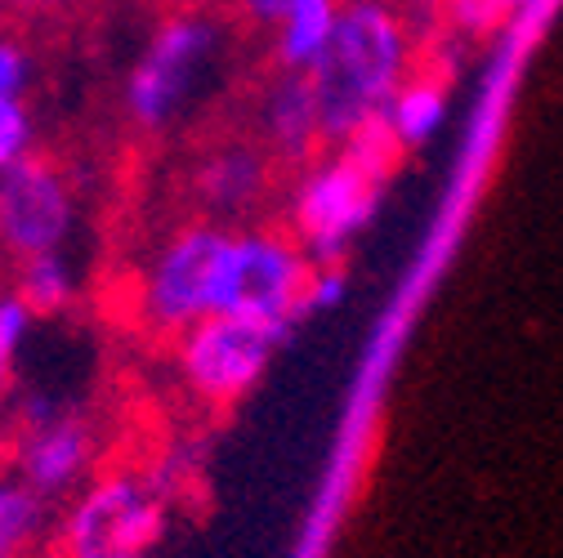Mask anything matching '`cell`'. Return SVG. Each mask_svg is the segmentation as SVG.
<instances>
[{"label": "cell", "instance_id": "obj_1", "mask_svg": "<svg viewBox=\"0 0 563 558\" xmlns=\"http://www.w3.org/2000/svg\"><path fill=\"white\" fill-rule=\"evenodd\" d=\"M327 148L349 144L380 121L394 90L411 77V32L389 0H344L322 58L309 67Z\"/></svg>", "mask_w": 563, "mask_h": 558}, {"label": "cell", "instance_id": "obj_2", "mask_svg": "<svg viewBox=\"0 0 563 558\" xmlns=\"http://www.w3.org/2000/svg\"><path fill=\"white\" fill-rule=\"evenodd\" d=\"M224 41H229L224 23L201 5H179L175 14H166L125 77L130 125L144 134H162L179 125L197 108L210 77H216Z\"/></svg>", "mask_w": 563, "mask_h": 558}, {"label": "cell", "instance_id": "obj_3", "mask_svg": "<svg viewBox=\"0 0 563 558\" xmlns=\"http://www.w3.org/2000/svg\"><path fill=\"white\" fill-rule=\"evenodd\" d=\"M233 250V228L220 220H197L175 228L139 272L134 322L157 339L184 335L192 322L220 309V287Z\"/></svg>", "mask_w": 563, "mask_h": 558}, {"label": "cell", "instance_id": "obj_4", "mask_svg": "<svg viewBox=\"0 0 563 558\" xmlns=\"http://www.w3.org/2000/svg\"><path fill=\"white\" fill-rule=\"evenodd\" d=\"M380 179L385 170H376L349 148L300 166L287 205V233L300 242L309 264H344L349 246L358 242V233L372 224L380 205Z\"/></svg>", "mask_w": 563, "mask_h": 558}, {"label": "cell", "instance_id": "obj_5", "mask_svg": "<svg viewBox=\"0 0 563 558\" xmlns=\"http://www.w3.org/2000/svg\"><path fill=\"white\" fill-rule=\"evenodd\" d=\"M166 532V487L144 469L86 482L63 518V558H148Z\"/></svg>", "mask_w": 563, "mask_h": 558}, {"label": "cell", "instance_id": "obj_6", "mask_svg": "<svg viewBox=\"0 0 563 558\" xmlns=\"http://www.w3.org/2000/svg\"><path fill=\"white\" fill-rule=\"evenodd\" d=\"M282 335L287 331L273 322H255L242 313H210L192 322L184 335H175L179 376L210 406L238 402L268 371Z\"/></svg>", "mask_w": 563, "mask_h": 558}, {"label": "cell", "instance_id": "obj_7", "mask_svg": "<svg viewBox=\"0 0 563 558\" xmlns=\"http://www.w3.org/2000/svg\"><path fill=\"white\" fill-rule=\"evenodd\" d=\"M309 272H313V264L291 233L242 228V233H233V250H229L216 313H242V317L273 322V326L287 331L296 317H305Z\"/></svg>", "mask_w": 563, "mask_h": 558}, {"label": "cell", "instance_id": "obj_8", "mask_svg": "<svg viewBox=\"0 0 563 558\" xmlns=\"http://www.w3.org/2000/svg\"><path fill=\"white\" fill-rule=\"evenodd\" d=\"M77 228V197L67 175L45 157H23L0 170V264H23L63 250Z\"/></svg>", "mask_w": 563, "mask_h": 558}, {"label": "cell", "instance_id": "obj_9", "mask_svg": "<svg viewBox=\"0 0 563 558\" xmlns=\"http://www.w3.org/2000/svg\"><path fill=\"white\" fill-rule=\"evenodd\" d=\"M95 447L99 443L90 421H81L77 411H67L45 393H32L14 425V478L36 487L45 501L67 496L73 487L86 482Z\"/></svg>", "mask_w": 563, "mask_h": 558}, {"label": "cell", "instance_id": "obj_10", "mask_svg": "<svg viewBox=\"0 0 563 558\" xmlns=\"http://www.w3.org/2000/svg\"><path fill=\"white\" fill-rule=\"evenodd\" d=\"M277 175V161L264 153V144L255 134H238V138H220L210 144L188 175V188L197 197V205L206 215L220 220H238L251 215L255 205L268 197Z\"/></svg>", "mask_w": 563, "mask_h": 558}, {"label": "cell", "instance_id": "obj_11", "mask_svg": "<svg viewBox=\"0 0 563 558\" xmlns=\"http://www.w3.org/2000/svg\"><path fill=\"white\" fill-rule=\"evenodd\" d=\"M255 138L277 166H309L322 157L327 138L318 121V99L305 72H277L255 94Z\"/></svg>", "mask_w": 563, "mask_h": 558}, {"label": "cell", "instance_id": "obj_12", "mask_svg": "<svg viewBox=\"0 0 563 558\" xmlns=\"http://www.w3.org/2000/svg\"><path fill=\"white\" fill-rule=\"evenodd\" d=\"M344 0H296V5L273 23V67L277 72H309L322 49L335 36Z\"/></svg>", "mask_w": 563, "mask_h": 558}, {"label": "cell", "instance_id": "obj_13", "mask_svg": "<svg viewBox=\"0 0 563 558\" xmlns=\"http://www.w3.org/2000/svg\"><path fill=\"white\" fill-rule=\"evenodd\" d=\"M443 121H448V90L430 72H411L394 90V99L385 103V112H380V125H385V134L394 138L398 148L430 144V138L443 130Z\"/></svg>", "mask_w": 563, "mask_h": 558}, {"label": "cell", "instance_id": "obj_14", "mask_svg": "<svg viewBox=\"0 0 563 558\" xmlns=\"http://www.w3.org/2000/svg\"><path fill=\"white\" fill-rule=\"evenodd\" d=\"M10 287L23 295V304L36 317H54L77 300V268L63 250H45L10 268Z\"/></svg>", "mask_w": 563, "mask_h": 558}, {"label": "cell", "instance_id": "obj_15", "mask_svg": "<svg viewBox=\"0 0 563 558\" xmlns=\"http://www.w3.org/2000/svg\"><path fill=\"white\" fill-rule=\"evenodd\" d=\"M45 496L23 478H0V558H23L45 527Z\"/></svg>", "mask_w": 563, "mask_h": 558}, {"label": "cell", "instance_id": "obj_16", "mask_svg": "<svg viewBox=\"0 0 563 558\" xmlns=\"http://www.w3.org/2000/svg\"><path fill=\"white\" fill-rule=\"evenodd\" d=\"M32 138H36V121L27 112V99H0V170L32 157Z\"/></svg>", "mask_w": 563, "mask_h": 558}, {"label": "cell", "instance_id": "obj_17", "mask_svg": "<svg viewBox=\"0 0 563 558\" xmlns=\"http://www.w3.org/2000/svg\"><path fill=\"white\" fill-rule=\"evenodd\" d=\"M36 86V58L23 41L0 32V99H27Z\"/></svg>", "mask_w": 563, "mask_h": 558}, {"label": "cell", "instance_id": "obj_18", "mask_svg": "<svg viewBox=\"0 0 563 558\" xmlns=\"http://www.w3.org/2000/svg\"><path fill=\"white\" fill-rule=\"evenodd\" d=\"M32 326H36V313L23 304V295L14 287H5V291H0V358L14 362L19 348L32 335Z\"/></svg>", "mask_w": 563, "mask_h": 558}, {"label": "cell", "instance_id": "obj_19", "mask_svg": "<svg viewBox=\"0 0 563 558\" xmlns=\"http://www.w3.org/2000/svg\"><path fill=\"white\" fill-rule=\"evenodd\" d=\"M349 295V277L344 264H313L309 282H305V313H327L340 309V300Z\"/></svg>", "mask_w": 563, "mask_h": 558}, {"label": "cell", "instance_id": "obj_20", "mask_svg": "<svg viewBox=\"0 0 563 558\" xmlns=\"http://www.w3.org/2000/svg\"><path fill=\"white\" fill-rule=\"evenodd\" d=\"M86 0H0V10L14 19H32V23H49V19H73Z\"/></svg>", "mask_w": 563, "mask_h": 558}, {"label": "cell", "instance_id": "obj_21", "mask_svg": "<svg viewBox=\"0 0 563 558\" xmlns=\"http://www.w3.org/2000/svg\"><path fill=\"white\" fill-rule=\"evenodd\" d=\"M233 5V14L242 19V23H251V27H273L282 14H287L296 0H229Z\"/></svg>", "mask_w": 563, "mask_h": 558}, {"label": "cell", "instance_id": "obj_22", "mask_svg": "<svg viewBox=\"0 0 563 558\" xmlns=\"http://www.w3.org/2000/svg\"><path fill=\"white\" fill-rule=\"evenodd\" d=\"M10 393V358H0V398Z\"/></svg>", "mask_w": 563, "mask_h": 558}, {"label": "cell", "instance_id": "obj_23", "mask_svg": "<svg viewBox=\"0 0 563 558\" xmlns=\"http://www.w3.org/2000/svg\"><path fill=\"white\" fill-rule=\"evenodd\" d=\"M5 19H10V14H5V10H0V32H5Z\"/></svg>", "mask_w": 563, "mask_h": 558}, {"label": "cell", "instance_id": "obj_24", "mask_svg": "<svg viewBox=\"0 0 563 558\" xmlns=\"http://www.w3.org/2000/svg\"><path fill=\"white\" fill-rule=\"evenodd\" d=\"M184 5H201V0H184Z\"/></svg>", "mask_w": 563, "mask_h": 558}]
</instances>
